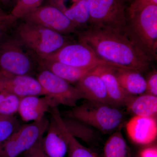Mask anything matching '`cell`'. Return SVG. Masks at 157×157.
Wrapping results in <instances>:
<instances>
[{
	"label": "cell",
	"instance_id": "6da1fadb",
	"mask_svg": "<svg viewBox=\"0 0 157 157\" xmlns=\"http://www.w3.org/2000/svg\"><path fill=\"white\" fill-rule=\"evenodd\" d=\"M77 35L78 42L86 44L99 58L117 67L141 73L149 67L151 60L126 33L90 27Z\"/></svg>",
	"mask_w": 157,
	"mask_h": 157
},
{
	"label": "cell",
	"instance_id": "7a4b0ae2",
	"mask_svg": "<svg viewBox=\"0 0 157 157\" xmlns=\"http://www.w3.org/2000/svg\"><path fill=\"white\" fill-rule=\"evenodd\" d=\"M65 117L80 121L104 134L120 129L126 120L125 114L118 107L86 99L67 111Z\"/></svg>",
	"mask_w": 157,
	"mask_h": 157
},
{
	"label": "cell",
	"instance_id": "3957f363",
	"mask_svg": "<svg viewBox=\"0 0 157 157\" xmlns=\"http://www.w3.org/2000/svg\"><path fill=\"white\" fill-rule=\"evenodd\" d=\"M16 37L38 59H43L74 42L70 36L23 21L14 27Z\"/></svg>",
	"mask_w": 157,
	"mask_h": 157
},
{
	"label": "cell",
	"instance_id": "277c9868",
	"mask_svg": "<svg viewBox=\"0 0 157 157\" xmlns=\"http://www.w3.org/2000/svg\"><path fill=\"white\" fill-rule=\"evenodd\" d=\"M126 34L151 59H156L157 6H147L129 15Z\"/></svg>",
	"mask_w": 157,
	"mask_h": 157
},
{
	"label": "cell",
	"instance_id": "5b68a950",
	"mask_svg": "<svg viewBox=\"0 0 157 157\" xmlns=\"http://www.w3.org/2000/svg\"><path fill=\"white\" fill-rule=\"evenodd\" d=\"M38 58L15 36L0 40V70L20 76H32Z\"/></svg>",
	"mask_w": 157,
	"mask_h": 157
},
{
	"label": "cell",
	"instance_id": "8992f818",
	"mask_svg": "<svg viewBox=\"0 0 157 157\" xmlns=\"http://www.w3.org/2000/svg\"><path fill=\"white\" fill-rule=\"evenodd\" d=\"M92 27L126 33L127 18L120 0H87Z\"/></svg>",
	"mask_w": 157,
	"mask_h": 157
},
{
	"label": "cell",
	"instance_id": "52a82bcc",
	"mask_svg": "<svg viewBox=\"0 0 157 157\" xmlns=\"http://www.w3.org/2000/svg\"><path fill=\"white\" fill-rule=\"evenodd\" d=\"M39 69L36 79L45 93V97L50 100L52 108L60 105L75 107L78 101L85 99L76 86L46 69Z\"/></svg>",
	"mask_w": 157,
	"mask_h": 157
},
{
	"label": "cell",
	"instance_id": "ba28073f",
	"mask_svg": "<svg viewBox=\"0 0 157 157\" xmlns=\"http://www.w3.org/2000/svg\"><path fill=\"white\" fill-rule=\"evenodd\" d=\"M49 120H42L21 126L19 129L0 144V157H17L27 151L43 137Z\"/></svg>",
	"mask_w": 157,
	"mask_h": 157
},
{
	"label": "cell",
	"instance_id": "9c48e42d",
	"mask_svg": "<svg viewBox=\"0 0 157 157\" xmlns=\"http://www.w3.org/2000/svg\"><path fill=\"white\" fill-rule=\"evenodd\" d=\"M40 59L58 62L78 68H95L101 65L115 67L99 58L86 44L79 42L67 44L54 53Z\"/></svg>",
	"mask_w": 157,
	"mask_h": 157
},
{
	"label": "cell",
	"instance_id": "30bf717a",
	"mask_svg": "<svg viewBox=\"0 0 157 157\" xmlns=\"http://www.w3.org/2000/svg\"><path fill=\"white\" fill-rule=\"evenodd\" d=\"M23 21L41 25L65 36L79 33L60 9L53 5L41 6L26 14Z\"/></svg>",
	"mask_w": 157,
	"mask_h": 157
},
{
	"label": "cell",
	"instance_id": "8fae6325",
	"mask_svg": "<svg viewBox=\"0 0 157 157\" xmlns=\"http://www.w3.org/2000/svg\"><path fill=\"white\" fill-rule=\"evenodd\" d=\"M6 92L23 98L45 96L36 79L30 76H20L0 70V93Z\"/></svg>",
	"mask_w": 157,
	"mask_h": 157
},
{
	"label": "cell",
	"instance_id": "7c38bea8",
	"mask_svg": "<svg viewBox=\"0 0 157 157\" xmlns=\"http://www.w3.org/2000/svg\"><path fill=\"white\" fill-rule=\"evenodd\" d=\"M115 67L101 65L91 70L100 76L104 82L111 105L119 107H127L135 96L131 95L122 87L115 74Z\"/></svg>",
	"mask_w": 157,
	"mask_h": 157
},
{
	"label": "cell",
	"instance_id": "4fadbf2b",
	"mask_svg": "<svg viewBox=\"0 0 157 157\" xmlns=\"http://www.w3.org/2000/svg\"><path fill=\"white\" fill-rule=\"evenodd\" d=\"M128 135L135 143L149 144L157 138V121L155 117L134 116L126 124Z\"/></svg>",
	"mask_w": 157,
	"mask_h": 157
},
{
	"label": "cell",
	"instance_id": "5bb4252c",
	"mask_svg": "<svg viewBox=\"0 0 157 157\" xmlns=\"http://www.w3.org/2000/svg\"><path fill=\"white\" fill-rule=\"evenodd\" d=\"M47 134L42 139V147L48 157H65L68 152V141L63 130L51 115Z\"/></svg>",
	"mask_w": 157,
	"mask_h": 157
},
{
	"label": "cell",
	"instance_id": "9a60e30c",
	"mask_svg": "<svg viewBox=\"0 0 157 157\" xmlns=\"http://www.w3.org/2000/svg\"><path fill=\"white\" fill-rule=\"evenodd\" d=\"M52 108L50 100L45 96H29L21 98L17 113L24 121H38Z\"/></svg>",
	"mask_w": 157,
	"mask_h": 157
},
{
	"label": "cell",
	"instance_id": "2e32d148",
	"mask_svg": "<svg viewBox=\"0 0 157 157\" xmlns=\"http://www.w3.org/2000/svg\"><path fill=\"white\" fill-rule=\"evenodd\" d=\"M76 86L85 99L112 105L102 78L91 71L76 83Z\"/></svg>",
	"mask_w": 157,
	"mask_h": 157
},
{
	"label": "cell",
	"instance_id": "e0dca14e",
	"mask_svg": "<svg viewBox=\"0 0 157 157\" xmlns=\"http://www.w3.org/2000/svg\"><path fill=\"white\" fill-rule=\"evenodd\" d=\"M39 67L43 68L70 83H77L94 68H78L59 62L38 59Z\"/></svg>",
	"mask_w": 157,
	"mask_h": 157
},
{
	"label": "cell",
	"instance_id": "ac0fdd59",
	"mask_svg": "<svg viewBox=\"0 0 157 157\" xmlns=\"http://www.w3.org/2000/svg\"><path fill=\"white\" fill-rule=\"evenodd\" d=\"M115 71L121 85L128 94L136 96L146 92V79L140 72L119 68H115Z\"/></svg>",
	"mask_w": 157,
	"mask_h": 157
},
{
	"label": "cell",
	"instance_id": "d6986e66",
	"mask_svg": "<svg viewBox=\"0 0 157 157\" xmlns=\"http://www.w3.org/2000/svg\"><path fill=\"white\" fill-rule=\"evenodd\" d=\"M57 8L73 22L78 32L90 27V17L87 0H77L69 9L63 6Z\"/></svg>",
	"mask_w": 157,
	"mask_h": 157
},
{
	"label": "cell",
	"instance_id": "ffe728a7",
	"mask_svg": "<svg viewBox=\"0 0 157 157\" xmlns=\"http://www.w3.org/2000/svg\"><path fill=\"white\" fill-rule=\"evenodd\" d=\"M49 112L61 128L66 136L68 141L69 157H97L93 151L82 145L77 138L73 137L69 132L65 126L63 117L57 107L52 108Z\"/></svg>",
	"mask_w": 157,
	"mask_h": 157
},
{
	"label": "cell",
	"instance_id": "44dd1931",
	"mask_svg": "<svg viewBox=\"0 0 157 157\" xmlns=\"http://www.w3.org/2000/svg\"><path fill=\"white\" fill-rule=\"evenodd\" d=\"M127 107L135 116L156 117L157 97L147 94L135 97Z\"/></svg>",
	"mask_w": 157,
	"mask_h": 157
},
{
	"label": "cell",
	"instance_id": "7402d4cb",
	"mask_svg": "<svg viewBox=\"0 0 157 157\" xmlns=\"http://www.w3.org/2000/svg\"><path fill=\"white\" fill-rule=\"evenodd\" d=\"M63 119L68 131L75 138L88 143L96 137L95 130L87 124L71 118L63 117Z\"/></svg>",
	"mask_w": 157,
	"mask_h": 157
},
{
	"label": "cell",
	"instance_id": "603a6c76",
	"mask_svg": "<svg viewBox=\"0 0 157 157\" xmlns=\"http://www.w3.org/2000/svg\"><path fill=\"white\" fill-rule=\"evenodd\" d=\"M127 145L121 128L113 132L105 144L104 157H125Z\"/></svg>",
	"mask_w": 157,
	"mask_h": 157
},
{
	"label": "cell",
	"instance_id": "cb8c5ba5",
	"mask_svg": "<svg viewBox=\"0 0 157 157\" xmlns=\"http://www.w3.org/2000/svg\"><path fill=\"white\" fill-rule=\"evenodd\" d=\"M21 126L14 116L0 115V144L17 131Z\"/></svg>",
	"mask_w": 157,
	"mask_h": 157
},
{
	"label": "cell",
	"instance_id": "d4e9b609",
	"mask_svg": "<svg viewBox=\"0 0 157 157\" xmlns=\"http://www.w3.org/2000/svg\"><path fill=\"white\" fill-rule=\"evenodd\" d=\"M44 0H17L11 14L17 19H22L26 14L41 6Z\"/></svg>",
	"mask_w": 157,
	"mask_h": 157
},
{
	"label": "cell",
	"instance_id": "484cf974",
	"mask_svg": "<svg viewBox=\"0 0 157 157\" xmlns=\"http://www.w3.org/2000/svg\"><path fill=\"white\" fill-rule=\"evenodd\" d=\"M17 19L12 14H0V40L6 37L7 33L16 25Z\"/></svg>",
	"mask_w": 157,
	"mask_h": 157
},
{
	"label": "cell",
	"instance_id": "4316f807",
	"mask_svg": "<svg viewBox=\"0 0 157 157\" xmlns=\"http://www.w3.org/2000/svg\"><path fill=\"white\" fill-rule=\"evenodd\" d=\"M151 5L157 6V0H135L128 9V14H135Z\"/></svg>",
	"mask_w": 157,
	"mask_h": 157
},
{
	"label": "cell",
	"instance_id": "83f0119b",
	"mask_svg": "<svg viewBox=\"0 0 157 157\" xmlns=\"http://www.w3.org/2000/svg\"><path fill=\"white\" fill-rule=\"evenodd\" d=\"M41 138L33 147L25 152L24 157H48L42 147V139Z\"/></svg>",
	"mask_w": 157,
	"mask_h": 157
},
{
	"label": "cell",
	"instance_id": "f1b7e54d",
	"mask_svg": "<svg viewBox=\"0 0 157 157\" xmlns=\"http://www.w3.org/2000/svg\"><path fill=\"white\" fill-rule=\"evenodd\" d=\"M146 94L157 97V73L154 71L146 79Z\"/></svg>",
	"mask_w": 157,
	"mask_h": 157
},
{
	"label": "cell",
	"instance_id": "f546056e",
	"mask_svg": "<svg viewBox=\"0 0 157 157\" xmlns=\"http://www.w3.org/2000/svg\"><path fill=\"white\" fill-rule=\"evenodd\" d=\"M141 157H157L156 147H151L144 149L140 154Z\"/></svg>",
	"mask_w": 157,
	"mask_h": 157
},
{
	"label": "cell",
	"instance_id": "4dcf8cb0",
	"mask_svg": "<svg viewBox=\"0 0 157 157\" xmlns=\"http://www.w3.org/2000/svg\"><path fill=\"white\" fill-rule=\"evenodd\" d=\"M3 13H4V12H3L2 10V9H1V8H0V14H3Z\"/></svg>",
	"mask_w": 157,
	"mask_h": 157
},
{
	"label": "cell",
	"instance_id": "1f68e13d",
	"mask_svg": "<svg viewBox=\"0 0 157 157\" xmlns=\"http://www.w3.org/2000/svg\"><path fill=\"white\" fill-rule=\"evenodd\" d=\"M8 1V0H0V1H2V2H5V1Z\"/></svg>",
	"mask_w": 157,
	"mask_h": 157
}]
</instances>
